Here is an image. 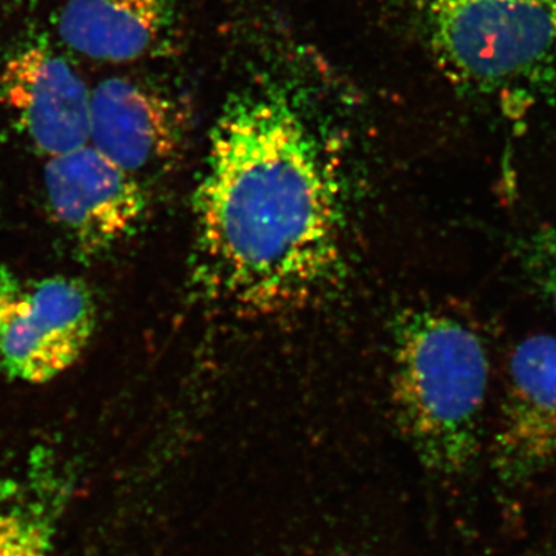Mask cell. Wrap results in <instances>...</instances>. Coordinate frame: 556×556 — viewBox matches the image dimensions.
I'll return each instance as SVG.
<instances>
[{
    "mask_svg": "<svg viewBox=\"0 0 556 556\" xmlns=\"http://www.w3.org/2000/svg\"><path fill=\"white\" fill-rule=\"evenodd\" d=\"M489 383L484 340L464 318L433 308L399 316L391 399L397 426L424 466L457 475L477 459Z\"/></svg>",
    "mask_w": 556,
    "mask_h": 556,
    "instance_id": "2",
    "label": "cell"
},
{
    "mask_svg": "<svg viewBox=\"0 0 556 556\" xmlns=\"http://www.w3.org/2000/svg\"><path fill=\"white\" fill-rule=\"evenodd\" d=\"M175 25V0H67L56 22L68 49L101 62L164 53Z\"/></svg>",
    "mask_w": 556,
    "mask_h": 556,
    "instance_id": "9",
    "label": "cell"
},
{
    "mask_svg": "<svg viewBox=\"0 0 556 556\" xmlns=\"http://www.w3.org/2000/svg\"><path fill=\"white\" fill-rule=\"evenodd\" d=\"M185 139L177 105L137 80H102L90 98V146L137 177L175 159Z\"/></svg>",
    "mask_w": 556,
    "mask_h": 556,
    "instance_id": "8",
    "label": "cell"
},
{
    "mask_svg": "<svg viewBox=\"0 0 556 556\" xmlns=\"http://www.w3.org/2000/svg\"><path fill=\"white\" fill-rule=\"evenodd\" d=\"M24 294L25 291L22 289L16 274L7 266L0 265V339L9 327L11 317L16 313Z\"/></svg>",
    "mask_w": 556,
    "mask_h": 556,
    "instance_id": "12",
    "label": "cell"
},
{
    "mask_svg": "<svg viewBox=\"0 0 556 556\" xmlns=\"http://www.w3.org/2000/svg\"><path fill=\"white\" fill-rule=\"evenodd\" d=\"M521 262L530 281L556 313V222L540 226L522 241Z\"/></svg>",
    "mask_w": 556,
    "mask_h": 556,
    "instance_id": "11",
    "label": "cell"
},
{
    "mask_svg": "<svg viewBox=\"0 0 556 556\" xmlns=\"http://www.w3.org/2000/svg\"><path fill=\"white\" fill-rule=\"evenodd\" d=\"M556 463V338L536 334L511 351L506 369L493 467L506 482H525Z\"/></svg>",
    "mask_w": 556,
    "mask_h": 556,
    "instance_id": "6",
    "label": "cell"
},
{
    "mask_svg": "<svg viewBox=\"0 0 556 556\" xmlns=\"http://www.w3.org/2000/svg\"><path fill=\"white\" fill-rule=\"evenodd\" d=\"M91 91L62 54L27 43L0 64V105L47 159L90 144Z\"/></svg>",
    "mask_w": 556,
    "mask_h": 556,
    "instance_id": "5",
    "label": "cell"
},
{
    "mask_svg": "<svg viewBox=\"0 0 556 556\" xmlns=\"http://www.w3.org/2000/svg\"><path fill=\"white\" fill-rule=\"evenodd\" d=\"M94 325L97 305L83 280L39 281L25 292L0 339V367L11 379L49 382L78 361Z\"/></svg>",
    "mask_w": 556,
    "mask_h": 556,
    "instance_id": "7",
    "label": "cell"
},
{
    "mask_svg": "<svg viewBox=\"0 0 556 556\" xmlns=\"http://www.w3.org/2000/svg\"><path fill=\"white\" fill-rule=\"evenodd\" d=\"M43 181L54 218L86 257L134 232L148 206L137 177L90 144L49 159Z\"/></svg>",
    "mask_w": 556,
    "mask_h": 556,
    "instance_id": "4",
    "label": "cell"
},
{
    "mask_svg": "<svg viewBox=\"0 0 556 556\" xmlns=\"http://www.w3.org/2000/svg\"><path fill=\"white\" fill-rule=\"evenodd\" d=\"M445 76L475 97L527 108L556 97V0H419Z\"/></svg>",
    "mask_w": 556,
    "mask_h": 556,
    "instance_id": "3",
    "label": "cell"
},
{
    "mask_svg": "<svg viewBox=\"0 0 556 556\" xmlns=\"http://www.w3.org/2000/svg\"><path fill=\"white\" fill-rule=\"evenodd\" d=\"M193 217L197 287L240 316L308 306L342 265L338 186L283 97L243 93L226 104L211 131Z\"/></svg>",
    "mask_w": 556,
    "mask_h": 556,
    "instance_id": "1",
    "label": "cell"
},
{
    "mask_svg": "<svg viewBox=\"0 0 556 556\" xmlns=\"http://www.w3.org/2000/svg\"><path fill=\"white\" fill-rule=\"evenodd\" d=\"M56 517L46 501L13 496L0 501V556H50Z\"/></svg>",
    "mask_w": 556,
    "mask_h": 556,
    "instance_id": "10",
    "label": "cell"
}]
</instances>
